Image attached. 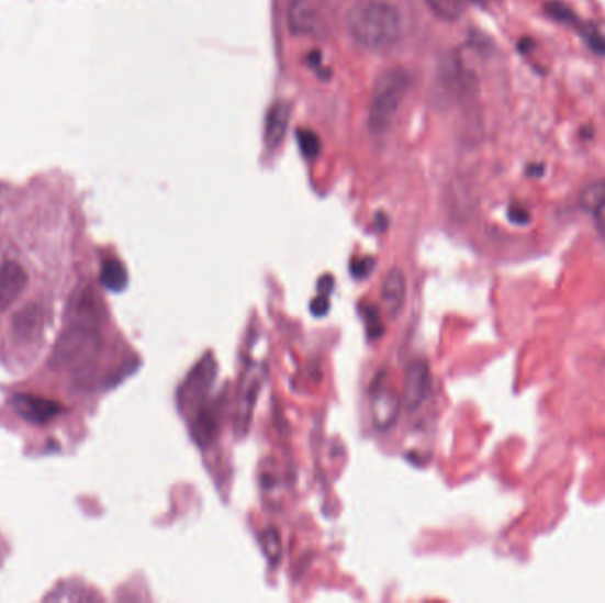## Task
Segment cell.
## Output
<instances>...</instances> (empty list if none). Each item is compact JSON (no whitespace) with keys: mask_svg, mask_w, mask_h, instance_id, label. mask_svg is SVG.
<instances>
[{"mask_svg":"<svg viewBox=\"0 0 605 603\" xmlns=\"http://www.w3.org/2000/svg\"><path fill=\"white\" fill-rule=\"evenodd\" d=\"M347 31L365 51H393L404 34V20L396 5L382 0L358 4L347 14Z\"/></svg>","mask_w":605,"mask_h":603,"instance_id":"cell-1","label":"cell"},{"mask_svg":"<svg viewBox=\"0 0 605 603\" xmlns=\"http://www.w3.org/2000/svg\"><path fill=\"white\" fill-rule=\"evenodd\" d=\"M410 87V74L402 68L386 69L376 78L369 104V127L373 135H386L392 130Z\"/></svg>","mask_w":605,"mask_h":603,"instance_id":"cell-2","label":"cell"},{"mask_svg":"<svg viewBox=\"0 0 605 603\" xmlns=\"http://www.w3.org/2000/svg\"><path fill=\"white\" fill-rule=\"evenodd\" d=\"M101 349V335L94 324H74L68 332H64L52 354V367H80Z\"/></svg>","mask_w":605,"mask_h":603,"instance_id":"cell-3","label":"cell"},{"mask_svg":"<svg viewBox=\"0 0 605 603\" xmlns=\"http://www.w3.org/2000/svg\"><path fill=\"white\" fill-rule=\"evenodd\" d=\"M216 372L219 365L214 361L213 354H205L204 358L191 368V372L178 390V404L182 413H197L205 404V399L216 381Z\"/></svg>","mask_w":605,"mask_h":603,"instance_id":"cell-4","label":"cell"},{"mask_svg":"<svg viewBox=\"0 0 605 603\" xmlns=\"http://www.w3.org/2000/svg\"><path fill=\"white\" fill-rule=\"evenodd\" d=\"M370 407H372V422L381 432L390 431L399 420L402 407V397L393 388L392 379L386 370H381L373 377L370 384Z\"/></svg>","mask_w":605,"mask_h":603,"instance_id":"cell-5","label":"cell"},{"mask_svg":"<svg viewBox=\"0 0 605 603\" xmlns=\"http://www.w3.org/2000/svg\"><path fill=\"white\" fill-rule=\"evenodd\" d=\"M265 365H248L245 376H243L242 386H239V395H237L236 420L234 428L239 437L246 436L250 431L251 417H254L255 404L259 400L260 388L265 382Z\"/></svg>","mask_w":605,"mask_h":603,"instance_id":"cell-6","label":"cell"},{"mask_svg":"<svg viewBox=\"0 0 605 603\" xmlns=\"http://www.w3.org/2000/svg\"><path fill=\"white\" fill-rule=\"evenodd\" d=\"M433 391V373L427 359L416 358L405 368L404 390H402V405L405 411L416 413L424 407Z\"/></svg>","mask_w":605,"mask_h":603,"instance_id":"cell-7","label":"cell"},{"mask_svg":"<svg viewBox=\"0 0 605 603\" xmlns=\"http://www.w3.org/2000/svg\"><path fill=\"white\" fill-rule=\"evenodd\" d=\"M11 407L16 411L20 417L32 425H46L55 417L63 414V404L45 397L29 395V393H16L11 399Z\"/></svg>","mask_w":605,"mask_h":603,"instance_id":"cell-8","label":"cell"},{"mask_svg":"<svg viewBox=\"0 0 605 603\" xmlns=\"http://www.w3.org/2000/svg\"><path fill=\"white\" fill-rule=\"evenodd\" d=\"M407 298V278L402 269L393 268L384 275L381 283V300L390 317L396 319L404 310Z\"/></svg>","mask_w":605,"mask_h":603,"instance_id":"cell-9","label":"cell"},{"mask_svg":"<svg viewBox=\"0 0 605 603\" xmlns=\"http://www.w3.org/2000/svg\"><path fill=\"white\" fill-rule=\"evenodd\" d=\"M27 281V272L19 263L8 260L2 264V268H0V312H5L14 301L19 300Z\"/></svg>","mask_w":605,"mask_h":603,"instance_id":"cell-10","label":"cell"},{"mask_svg":"<svg viewBox=\"0 0 605 603\" xmlns=\"http://www.w3.org/2000/svg\"><path fill=\"white\" fill-rule=\"evenodd\" d=\"M287 22L296 36H315L318 32V13L310 0H291Z\"/></svg>","mask_w":605,"mask_h":603,"instance_id":"cell-11","label":"cell"},{"mask_svg":"<svg viewBox=\"0 0 605 603\" xmlns=\"http://www.w3.org/2000/svg\"><path fill=\"white\" fill-rule=\"evenodd\" d=\"M289 123H291V104L277 101L266 115L265 141L269 149H278L282 146Z\"/></svg>","mask_w":605,"mask_h":603,"instance_id":"cell-12","label":"cell"},{"mask_svg":"<svg viewBox=\"0 0 605 603\" xmlns=\"http://www.w3.org/2000/svg\"><path fill=\"white\" fill-rule=\"evenodd\" d=\"M581 205L592 214L596 228L605 239V179L592 182L581 193Z\"/></svg>","mask_w":605,"mask_h":603,"instance_id":"cell-13","label":"cell"},{"mask_svg":"<svg viewBox=\"0 0 605 603\" xmlns=\"http://www.w3.org/2000/svg\"><path fill=\"white\" fill-rule=\"evenodd\" d=\"M195 414V420L191 425V436L195 439L197 445L208 446L220 428L219 411L210 405H202Z\"/></svg>","mask_w":605,"mask_h":603,"instance_id":"cell-14","label":"cell"},{"mask_svg":"<svg viewBox=\"0 0 605 603\" xmlns=\"http://www.w3.org/2000/svg\"><path fill=\"white\" fill-rule=\"evenodd\" d=\"M100 281L107 291L123 292L127 287V271L123 263L109 259L101 264Z\"/></svg>","mask_w":605,"mask_h":603,"instance_id":"cell-15","label":"cell"},{"mask_svg":"<svg viewBox=\"0 0 605 603\" xmlns=\"http://www.w3.org/2000/svg\"><path fill=\"white\" fill-rule=\"evenodd\" d=\"M428 8L446 22H456L464 13V0H427Z\"/></svg>","mask_w":605,"mask_h":603,"instance_id":"cell-16","label":"cell"},{"mask_svg":"<svg viewBox=\"0 0 605 603\" xmlns=\"http://www.w3.org/2000/svg\"><path fill=\"white\" fill-rule=\"evenodd\" d=\"M260 544H262V550H265L266 558L269 559L271 565L277 567L278 561L282 558V538L280 533L275 527H268V529L260 533Z\"/></svg>","mask_w":605,"mask_h":603,"instance_id":"cell-17","label":"cell"},{"mask_svg":"<svg viewBox=\"0 0 605 603\" xmlns=\"http://www.w3.org/2000/svg\"><path fill=\"white\" fill-rule=\"evenodd\" d=\"M298 144L306 158H315L321 153V141H318L317 133L310 132V130L298 133Z\"/></svg>","mask_w":605,"mask_h":603,"instance_id":"cell-18","label":"cell"},{"mask_svg":"<svg viewBox=\"0 0 605 603\" xmlns=\"http://www.w3.org/2000/svg\"><path fill=\"white\" fill-rule=\"evenodd\" d=\"M546 11L549 13L551 19L558 20L561 23H575L578 22V16L570 10L569 5H564L560 0H552V2H547Z\"/></svg>","mask_w":605,"mask_h":603,"instance_id":"cell-19","label":"cell"},{"mask_svg":"<svg viewBox=\"0 0 605 603\" xmlns=\"http://www.w3.org/2000/svg\"><path fill=\"white\" fill-rule=\"evenodd\" d=\"M373 268H376V260H373L372 257H361V259L352 263V266H350V271H352L355 278L365 280V278L370 277V272L373 271Z\"/></svg>","mask_w":605,"mask_h":603,"instance_id":"cell-20","label":"cell"},{"mask_svg":"<svg viewBox=\"0 0 605 603\" xmlns=\"http://www.w3.org/2000/svg\"><path fill=\"white\" fill-rule=\"evenodd\" d=\"M586 43L596 54L605 55V36L596 31H590L586 34Z\"/></svg>","mask_w":605,"mask_h":603,"instance_id":"cell-21","label":"cell"},{"mask_svg":"<svg viewBox=\"0 0 605 603\" xmlns=\"http://www.w3.org/2000/svg\"><path fill=\"white\" fill-rule=\"evenodd\" d=\"M310 310L314 313L315 317H324L329 312L328 294L318 295L310 304Z\"/></svg>","mask_w":605,"mask_h":603,"instance_id":"cell-22","label":"cell"},{"mask_svg":"<svg viewBox=\"0 0 605 603\" xmlns=\"http://www.w3.org/2000/svg\"><path fill=\"white\" fill-rule=\"evenodd\" d=\"M508 216L512 222L517 223V225H526L531 220L528 211L523 208V205H512L508 211Z\"/></svg>","mask_w":605,"mask_h":603,"instance_id":"cell-23","label":"cell"},{"mask_svg":"<svg viewBox=\"0 0 605 603\" xmlns=\"http://www.w3.org/2000/svg\"><path fill=\"white\" fill-rule=\"evenodd\" d=\"M365 319H367V324H369V326H373L372 335L370 336H381V333L384 332V327L379 324L378 310H370V313L365 312Z\"/></svg>","mask_w":605,"mask_h":603,"instance_id":"cell-24","label":"cell"},{"mask_svg":"<svg viewBox=\"0 0 605 603\" xmlns=\"http://www.w3.org/2000/svg\"><path fill=\"white\" fill-rule=\"evenodd\" d=\"M477 2H480V0H477Z\"/></svg>","mask_w":605,"mask_h":603,"instance_id":"cell-25","label":"cell"}]
</instances>
